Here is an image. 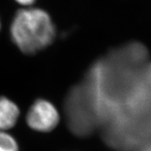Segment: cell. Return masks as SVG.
Returning <instances> with one entry per match:
<instances>
[{
    "label": "cell",
    "mask_w": 151,
    "mask_h": 151,
    "mask_svg": "<svg viewBox=\"0 0 151 151\" xmlns=\"http://www.w3.org/2000/svg\"><path fill=\"white\" fill-rule=\"evenodd\" d=\"M0 151H19L16 139L6 131L0 130Z\"/></svg>",
    "instance_id": "277c9868"
},
{
    "label": "cell",
    "mask_w": 151,
    "mask_h": 151,
    "mask_svg": "<svg viewBox=\"0 0 151 151\" xmlns=\"http://www.w3.org/2000/svg\"><path fill=\"white\" fill-rule=\"evenodd\" d=\"M60 120L59 113L51 103L39 99L31 106L27 115V123L32 129L48 132L56 127Z\"/></svg>",
    "instance_id": "7a4b0ae2"
},
{
    "label": "cell",
    "mask_w": 151,
    "mask_h": 151,
    "mask_svg": "<svg viewBox=\"0 0 151 151\" xmlns=\"http://www.w3.org/2000/svg\"><path fill=\"white\" fill-rule=\"evenodd\" d=\"M11 35L16 45L26 53H33L50 45L55 36L53 23L44 10L24 9L15 16Z\"/></svg>",
    "instance_id": "6da1fadb"
},
{
    "label": "cell",
    "mask_w": 151,
    "mask_h": 151,
    "mask_svg": "<svg viewBox=\"0 0 151 151\" xmlns=\"http://www.w3.org/2000/svg\"><path fill=\"white\" fill-rule=\"evenodd\" d=\"M19 115L18 106L8 98L0 96V130L6 131L14 127Z\"/></svg>",
    "instance_id": "3957f363"
},
{
    "label": "cell",
    "mask_w": 151,
    "mask_h": 151,
    "mask_svg": "<svg viewBox=\"0 0 151 151\" xmlns=\"http://www.w3.org/2000/svg\"><path fill=\"white\" fill-rule=\"evenodd\" d=\"M16 2L23 6H29V5L32 4L35 0H16Z\"/></svg>",
    "instance_id": "5b68a950"
}]
</instances>
